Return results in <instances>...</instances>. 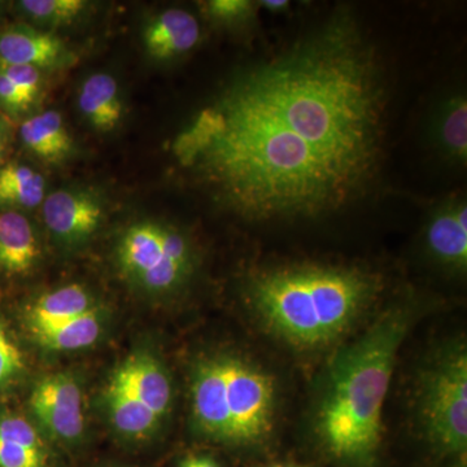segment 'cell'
<instances>
[{
    "label": "cell",
    "instance_id": "obj_30",
    "mask_svg": "<svg viewBox=\"0 0 467 467\" xmlns=\"http://www.w3.org/2000/svg\"><path fill=\"white\" fill-rule=\"evenodd\" d=\"M260 467H313L308 465H299V463H291V462H275L269 463V465H264Z\"/></svg>",
    "mask_w": 467,
    "mask_h": 467
},
{
    "label": "cell",
    "instance_id": "obj_11",
    "mask_svg": "<svg viewBox=\"0 0 467 467\" xmlns=\"http://www.w3.org/2000/svg\"><path fill=\"white\" fill-rule=\"evenodd\" d=\"M73 57L66 43L52 33L18 26L0 36V60L5 66L54 69L72 63Z\"/></svg>",
    "mask_w": 467,
    "mask_h": 467
},
{
    "label": "cell",
    "instance_id": "obj_10",
    "mask_svg": "<svg viewBox=\"0 0 467 467\" xmlns=\"http://www.w3.org/2000/svg\"><path fill=\"white\" fill-rule=\"evenodd\" d=\"M423 239L434 263L457 275L466 272L467 204L462 196H451L431 212Z\"/></svg>",
    "mask_w": 467,
    "mask_h": 467
},
{
    "label": "cell",
    "instance_id": "obj_22",
    "mask_svg": "<svg viewBox=\"0 0 467 467\" xmlns=\"http://www.w3.org/2000/svg\"><path fill=\"white\" fill-rule=\"evenodd\" d=\"M0 441L26 445L43 453H51L47 442L39 434L38 429L26 418L14 416V414L0 416Z\"/></svg>",
    "mask_w": 467,
    "mask_h": 467
},
{
    "label": "cell",
    "instance_id": "obj_27",
    "mask_svg": "<svg viewBox=\"0 0 467 467\" xmlns=\"http://www.w3.org/2000/svg\"><path fill=\"white\" fill-rule=\"evenodd\" d=\"M0 104L9 112L18 113L30 106L29 101L17 90L16 86L9 81L7 76L0 70Z\"/></svg>",
    "mask_w": 467,
    "mask_h": 467
},
{
    "label": "cell",
    "instance_id": "obj_5",
    "mask_svg": "<svg viewBox=\"0 0 467 467\" xmlns=\"http://www.w3.org/2000/svg\"><path fill=\"white\" fill-rule=\"evenodd\" d=\"M414 409L430 451L448 467H466L467 349L461 339L441 344L420 368Z\"/></svg>",
    "mask_w": 467,
    "mask_h": 467
},
{
    "label": "cell",
    "instance_id": "obj_14",
    "mask_svg": "<svg viewBox=\"0 0 467 467\" xmlns=\"http://www.w3.org/2000/svg\"><path fill=\"white\" fill-rule=\"evenodd\" d=\"M101 407L113 431L125 441L140 444L152 441L164 426V422L140 402L112 387L106 386L103 389Z\"/></svg>",
    "mask_w": 467,
    "mask_h": 467
},
{
    "label": "cell",
    "instance_id": "obj_2",
    "mask_svg": "<svg viewBox=\"0 0 467 467\" xmlns=\"http://www.w3.org/2000/svg\"><path fill=\"white\" fill-rule=\"evenodd\" d=\"M414 317L413 301H393L331 358L313 401L310 434L319 453L333 465L377 467L384 402Z\"/></svg>",
    "mask_w": 467,
    "mask_h": 467
},
{
    "label": "cell",
    "instance_id": "obj_24",
    "mask_svg": "<svg viewBox=\"0 0 467 467\" xmlns=\"http://www.w3.org/2000/svg\"><path fill=\"white\" fill-rule=\"evenodd\" d=\"M256 5L248 0H211L205 3L204 11L208 17L226 26H235L254 16Z\"/></svg>",
    "mask_w": 467,
    "mask_h": 467
},
{
    "label": "cell",
    "instance_id": "obj_18",
    "mask_svg": "<svg viewBox=\"0 0 467 467\" xmlns=\"http://www.w3.org/2000/svg\"><path fill=\"white\" fill-rule=\"evenodd\" d=\"M104 319L106 315L100 306L66 324L34 333L33 337L42 348L51 352L85 349L100 339L104 330Z\"/></svg>",
    "mask_w": 467,
    "mask_h": 467
},
{
    "label": "cell",
    "instance_id": "obj_32",
    "mask_svg": "<svg viewBox=\"0 0 467 467\" xmlns=\"http://www.w3.org/2000/svg\"><path fill=\"white\" fill-rule=\"evenodd\" d=\"M104 467H126V466L109 465V466H104Z\"/></svg>",
    "mask_w": 467,
    "mask_h": 467
},
{
    "label": "cell",
    "instance_id": "obj_4",
    "mask_svg": "<svg viewBox=\"0 0 467 467\" xmlns=\"http://www.w3.org/2000/svg\"><path fill=\"white\" fill-rule=\"evenodd\" d=\"M193 434L234 450L266 447L275 435L279 392L275 377L232 349L207 350L190 368Z\"/></svg>",
    "mask_w": 467,
    "mask_h": 467
},
{
    "label": "cell",
    "instance_id": "obj_23",
    "mask_svg": "<svg viewBox=\"0 0 467 467\" xmlns=\"http://www.w3.org/2000/svg\"><path fill=\"white\" fill-rule=\"evenodd\" d=\"M26 370L23 355L9 337L7 327L0 317V389H8Z\"/></svg>",
    "mask_w": 467,
    "mask_h": 467
},
{
    "label": "cell",
    "instance_id": "obj_28",
    "mask_svg": "<svg viewBox=\"0 0 467 467\" xmlns=\"http://www.w3.org/2000/svg\"><path fill=\"white\" fill-rule=\"evenodd\" d=\"M177 467H221V465L211 454L192 453L181 459Z\"/></svg>",
    "mask_w": 467,
    "mask_h": 467
},
{
    "label": "cell",
    "instance_id": "obj_12",
    "mask_svg": "<svg viewBox=\"0 0 467 467\" xmlns=\"http://www.w3.org/2000/svg\"><path fill=\"white\" fill-rule=\"evenodd\" d=\"M143 46L153 60L169 61L189 54L202 38V26L192 12L168 8L150 18L143 30Z\"/></svg>",
    "mask_w": 467,
    "mask_h": 467
},
{
    "label": "cell",
    "instance_id": "obj_29",
    "mask_svg": "<svg viewBox=\"0 0 467 467\" xmlns=\"http://www.w3.org/2000/svg\"><path fill=\"white\" fill-rule=\"evenodd\" d=\"M259 5L260 7L267 9L273 14H279V12H285L290 8V2H287V0H263Z\"/></svg>",
    "mask_w": 467,
    "mask_h": 467
},
{
    "label": "cell",
    "instance_id": "obj_7",
    "mask_svg": "<svg viewBox=\"0 0 467 467\" xmlns=\"http://www.w3.org/2000/svg\"><path fill=\"white\" fill-rule=\"evenodd\" d=\"M29 408L36 426L50 441L73 447L84 438L82 389L72 373L42 377L34 386Z\"/></svg>",
    "mask_w": 467,
    "mask_h": 467
},
{
    "label": "cell",
    "instance_id": "obj_1",
    "mask_svg": "<svg viewBox=\"0 0 467 467\" xmlns=\"http://www.w3.org/2000/svg\"><path fill=\"white\" fill-rule=\"evenodd\" d=\"M389 99L379 52L352 15L337 12L234 73L171 152L234 216L318 220L376 186Z\"/></svg>",
    "mask_w": 467,
    "mask_h": 467
},
{
    "label": "cell",
    "instance_id": "obj_31",
    "mask_svg": "<svg viewBox=\"0 0 467 467\" xmlns=\"http://www.w3.org/2000/svg\"><path fill=\"white\" fill-rule=\"evenodd\" d=\"M5 128L3 122L0 121V156H2L3 150H5Z\"/></svg>",
    "mask_w": 467,
    "mask_h": 467
},
{
    "label": "cell",
    "instance_id": "obj_19",
    "mask_svg": "<svg viewBox=\"0 0 467 467\" xmlns=\"http://www.w3.org/2000/svg\"><path fill=\"white\" fill-rule=\"evenodd\" d=\"M434 140L448 161L465 165L467 160V103L462 94L453 95L436 115Z\"/></svg>",
    "mask_w": 467,
    "mask_h": 467
},
{
    "label": "cell",
    "instance_id": "obj_6",
    "mask_svg": "<svg viewBox=\"0 0 467 467\" xmlns=\"http://www.w3.org/2000/svg\"><path fill=\"white\" fill-rule=\"evenodd\" d=\"M119 275L142 294L174 296L192 281L199 267L192 238L169 223L140 221L125 229L116 243Z\"/></svg>",
    "mask_w": 467,
    "mask_h": 467
},
{
    "label": "cell",
    "instance_id": "obj_17",
    "mask_svg": "<svg viewBox=\"0 0 467 467\" xmlns=\"http://www.w3.org/2000/svg\"><path fill=\"white\" fill-rule=\"evenodd\" d=\"M20 137L30 152L45 161H64L73 152V138L57 110L30 117L20 126Z\"/></svg>",
    "mask_w": 467,
    "mask_h": 467
},
{
    "label": "cell",
    "instance_id": "obj_26",
    "mask_svg": "<svg viewBox=\"0 0 467 467\" xmlns=\"http://www.w3.org/2000/svg\"><path fill=\"white\" fill-rule=\"evenodd\" d=\"M3 73L8 77L18 91L30 104L38 97L41 90V72L36 67L27 66H5L0 67Z\"/></svg>",
    "mask_w": 467,
    "mask_h": 467
},
{
    "label": "cell",
    "instance_id": "obj_21",
    "mask_svg": "<svg viewBox=\"0 0 467 467\" xmlns=\"http://www.w3.org/2000/svg\"><path fill=\"white\" fill-rule=\"evenodd\" d=\"M84 0H23L20 7L33 20L50 26H69L85 11Z\"/></svg>",
    "mask_w": 467,
    "mask_h": 467
},
{
    "label": "cell",
    "instance_id": "obj_8",
    "mask_svg": "<svg viewBox=\"0 0 467 467\" xmlns=\"http://www.w3.org/2000/svg\"><path fill=\"white\" fill-rule=\"evenodd\" d=\"M107 386L140 402L164 423L173 410V378L164 359L149 347L131 350L112 371Z\"/></svg>",
    "mask_w": 467,
    "mask_h": 467
},
{
    "label": "cell",
    "instance_id": "obj_3",
    "mask_svg": "<svg viewBox=\"0 0 467 467\" xmlns=\"http://www.w3.org/2000/svg\"><path fill=\"white\" fill-rule=\"evenodd\" d=\"M384 287L383 275L368 267L322 261L264 264L243 285L259 324L300 350L324 349L342 340Z\"/></svg>",
    "mask_w": 467,
    "mask_h": 467
},
{
    "label": "cell",
    "instance_id": "obj_13",
    "mask_svg": "<svg viewBox=\"0 0 467 467\" xmlns=\"http://www.w3.org/2000/svg\"><path fill=\"white\" fill-rule=\"evenodd\" d=\"M100 308L97 297L81 285H67L41 295L27 308L26 321L32 334L66 324Z\"/></svg>",
    "mask_w": 467,
    "mask_h": 467
},
{
    "label": "cell",
    "instance_id": "obj_20",
    "mask_svg": "<svg viewBox=\"0 0 467 467\" xmlns=\"http://www.w3.org/2000/svg\"><path fill=\"white\" fill-rule=\"evenodd\" d=\"M46 181L34 169L8 164L0 169V205L9 208L38 207L45 199Z\"/></svg>",
    "mask_w": 467,
    "mask_h": 467
},
{
    "label": "cell",
    "instance_id": "obj_16",
    "mask_svg": "<svg viewBox=\"0 0 467 467\" xmlns=\"http://www.w3.org/2000/svg\"><path fill=\"white\" fill-rule=\"evenodd\" d=\"M78 107L95 130L112 131L124 113L119 84L109 73H94L85 79L78 92Z\"/></svg>",
    "mask_w": 467,
    "mask_h": 467
},
{
    "label": "cell",
    "instance_id": "obj_15",
    "mask_svg": "<svg viewBox=\"0 0 467 467\" xmlns=\"http://www.w3.org/2000/svg\"><path fill=\"white\" fill-rule=\"evenodd\" d=\"M39 256L41 247L29 220L14 211L0 214V272L26 275Z\"/></svg>",
    "mask_w": 467,
    "mask_h": 467
},
{
    "label": "cell",
    "instance_id": "obj_9",
    "mask_svg": "<svg viewBox=\"0 0 467 467\" xmlns=\"http://www.w3.org/2000/svg\"><path fill=\"white\" fill-rule=\"evenodd\" d=\"M43 218L55 239L67 247L90 241L103 221L97 196L81 190H57L43 202Z\"/></svg>",
    "mask_w": 467,
    "mask_h": 467
},
{
    "label": "cell",
    "instance_id": "obj_25",
    "mask_svg": "<svg viewBox=\"0 0 467 467\" xmlns=\"http://www.w3.org/2000/svg\"><path fill=\"white\" fill-rule=\"evenodd\" d=\"M0 467H52L51 453L0 441Z\"/></svg>",
    "mask_w": 467,
    "mask_h": 467
}]
</instances>
